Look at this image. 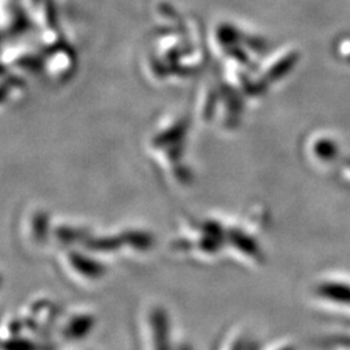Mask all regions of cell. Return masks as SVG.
I'll list each match as a JSON object with an SVG mask.
<instances>
[{"mask_svg":"<svg viewBox=\"0 0 350 350\" xmlns=\"http://www.w3.org/2000/svg\"><path fill=\"white\" fill-rule=\"evenodd\" d=\"M92 323H94L92 315H88V314L86 315H83V314L73 315V314H70L69 318L66 319L65 325H64L62 332H63L64 336L69 338V340L85 338L88 331L92 328V325H94Z\"/></svg>","mask_w":350,"mask_h":350,"instance_id":"cell-1","label":"cell"}]
</instances>
